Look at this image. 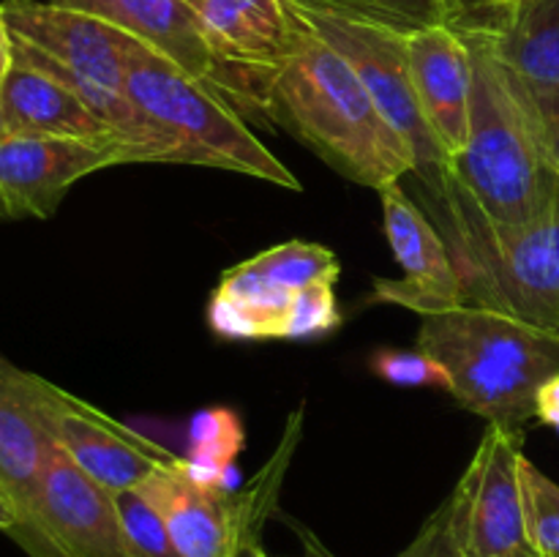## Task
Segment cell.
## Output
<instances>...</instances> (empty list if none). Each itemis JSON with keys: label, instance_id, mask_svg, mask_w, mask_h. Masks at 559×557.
Masks as SVG:
<instances>
[{"label": "cell", "instance_id": "cell-1", "mask_svg": "<svg viewBox=\"0 0 559 557\" xmlns=\"http://www.w3.org/2000/svg\"><path fill=\"white\" fill-rule=\"evenodd\" d=\"M413 175L415 200L451 249L464 304L559 333V191L535 222L502 224L469 200L445 164Z\"/></svg>", "mask_w": 559, "mask_h": 557}, {"label": "cell", "instance_id": "cell-2", "mask_svg": "<svg viewBox=\"0 0 559 557\" xmlns=\"http://www.w3.org/2000/svg\"><path fill=\"white\" fill-rule=\"evenodd\" d=\"M267 115L328 167L374 191L418 169L353 66L304 22L293 58L271 82Z\"/></svg>", "mask_w": 559, "mask_h": 557}, {"label": "cell", "instance_id": "cell-3", "mask_svg": "<svg viewBox=\"0 0 559 557\" xmlns=\"http://www.w3.org/2000/svg\"><path fill=\"white\" fill-rule=\"evenodd\" d=\"M459 33L473 55V102L467 145L445 167L486 216L530 224L544 216L559 191L544 126L489 44L473 31Z\"/></svg>", "mask_w": 559, "mask_h": 557}, {"label": "cell", "instance_id": "cell-4", "mask_svg": "<svg viewBox=\"0 0 559 557\" xmlns=\"http://www.w3.org/2000/svg\"><path fill=\"white\" fill-rule=\"evenodd\" d=\"M418 349L448 371V393L469 413L516 431L535 418L538 388L559 375V333L473 304L424 315Z\"/></svg>", "mask_w": 559, "mask_h": 557}, {"label": "cell", "instance_id": "cell-5", "mask_svg": "<svg viewBox=\"0 0 559 557\" xmlns=\"http://www.w3.org/2000/svg\"><path fill=\"white\" fill-rule=\"evenodd\" d=\"M126 96L167 151V164L227 169L300 191L293 169L273 156L224 93L123 33Z\"/></svg>", "mask_w": 559, "mask_h": 557}, {"label": "cell", "instance_id": "cell-6", "mask_svg": "<svg viewBox=\"0 0 559 557\" xmlns=\"http://www.w3.org/2000/svg\"><path fill=\"white\" fill-rule=\"evenodd\" d=\"M524 431L489 424L467 470L448 495L459 557H544L524 524L519 459Z\"/></svg>", "mask_w": 559, "mask_h": 557}, {"label": "cell", "instance_id": "cell-7", "mask_svg": "<svg viewBox=\"0 0 559 557\" xmlns=\"http://www.w3.org/2000/svg\"><path fill=\"white\" fill-rule=\"evenodd\" d=\"M298 20L309 27L311 33L331 44L358 74L369 96L385 115L388 123L396 129L404 145L418 162V169H431L445 164L440 147L435 145L420 115L418 98L413 91V76H409L407 63V36L393 33L388 27L369 25V22L349 20V16L331 14V11L309 9L287 0ZM415 169V173H418Z\"/></svg>", "mask_w": 559, "mask_h": 557}, {"label": "cell", "instance_id": "cell-8", "mask_svg": "<svg viewBox=\"0 0 559 557\" xmlns=\"http://www.w3.org/2000/svg\"><path fill=\"white\" fill-rule=\"evenodd\" d=\"M14 541L33 557H129L115 495L58 446L44 464L31 522Z\"/></svg>", "mask_w": 559, "mask_h": 557}, {"label": "cell", "instance_id": "cell-9", "mask_svg": "<svg viewBox=\"0 0 559 557\" xmlns=\"http://www.w3.org/2000/svg\"><path fill=\"white\" fill-rule=\"evenodd\" d=\"M52 3L98 16L118 31L140 38L186 74L224 93L246 120L271 123L265 93L213 52L197 20V11L186 0H52Z\"/></svg>", "mask_w": 559, "mask_h": 557}, {"label": "cell", "instance_id": "cell-10", "mask_svg": "<svg viewBox=\"0 0 559 557\" xmlns=\"http://www.w3.org/2000/svg\"><path fill=\"white\" fill-rule=\"evenodd\" d=\"M147 162L131 142H91L69 137H0V222L49 218L76 180L118 167Z\"/></svg>", "mask_w": 559, "mask_h": 557}, {"label": "cell", "instance_id": "cell-11", "mask_svg": "<svg viewBox=\"0 0 559 557\" xmlns=\"http://www.w3.org/2000/svg\"><path fill=\"white\" fill-rule=\"evenodd\" d=\"M36 399L55 446L107 491L136 489L175 459L167 448L36 375Z\"/></svg>", "mask_w": 559, "mask_h": 557}, {"label": "cell", "instance_id": "cell-12", "mask_svg": "<svg viewBox=\"0 0 559 557\" xmlns=\"http://www.w3.org/2000/svg\"><path fill=\"white\" fill-rule=\"evenodd\" d=\"M380 200L388 246L404 276L377 278L371 300L404 306L420 317L462 306V284L451 249L429 213L399 183L380 189Z\"/></svg>", "mask_w": 559, "mask_h": 557}, {"label": "cell", "instance_id": "cell-13", "mask_svg": "<svg viewBox=\"0 0 559 557\" xmlns=\"http://www.w3.org/2000/svg\"><path fill=\"white\" fill-rule=\"evenodd\" d=\"M0 14L14 42L93 85L126 96L123 31L52 0H0Z\"/></svg>", "mask_w": 559, "mask_h": 557}, {"label": "cell", "instance_id": "cell-14", "mask_svg": "<svg viewBox=\"0 0 559 557\" xmlns=\"http://www.w3.org/2000/svg\"><path fill=\"white\" fill-rule=\"evenodd\" d=\"M489 44L546 129L559 118V0H516L500 11L453 22Z\"/></svg>", "mask_w": 559, "mask_h": 557}, {"label": "cell", "instance_id": "cell-15", "mask_svg": "<svg viewBox=\"0 0 559 557\" xmlns=\"http://www.w3.org/2000/svg\"><path fill=\"white\" fill-rule=\"evenodd\" d=\"M213 52L271 96V82L298 47L287 0H189Z\"/></svg>", "mask_w": 559, "mask_h": 557}, {"label": "cell", "instance_id": "cell-16", "mask_svg": "<svg viewBox=\"0 0 559 557\" xmlns=\"http://www.w3.org/2000/svg\"><path fill=\"white\" fill-rule=\"evenodd\" d=\"M407 63L435 145L451 164L467 145L473 102V55L453 25H435L407 36Z\"/></svg>", "mask_w": 559, "mask_h": 557}, {"label": "cell", "instance_id": "cell-17", "mask_svg": "<svg viewBox=\"0 0 559 557\" xmlns=\"http://www.w3.org/2000/svg\"><path fill=\"white\" fill-rule=\"evenodd\" d=\"M52 448V435L38 413L36 375L0 355V489L16 511L11 538L31 522L44 464Z\"/></svg>", "mask_w": 559, "mask_h": 557}, {"label": "cell", "instance_id": "cell-18", "mask_svg": "<svg viewBox=\"0 0 559 557\" xmlns=\"http://www.w3.org/2000/svg\"><path fill=\"white\" fill-rule=\"evenodd\" d=\"M0 118L11 134L129 142L104 123L71 87L20 58H14V66L0 82Z\"/></svg>", "mask_w": 559, "mask_h": 557}, {"label": "cell", "instance_id": "cell-19", "mask_svg": "<svg viewBox=\"0 0 559 557\" xmlns=\"http://www.w3.org/2000/svg\"><path fill=\"white\" fill-rule=\"evenodd\" d=\"M246 446V429L233 407H205L191 418L189 448L178 470L202 489H235V459Z\"/></svg>", "mask_w": 559, "mask_h": 557}, {"label": "cell", "instance_id": "cell-20", "mask_svg": "<svg viewBox=\"0 0 559 557\" xmlns=\"http://www.w3.org/2000/svg\"><path fill=\"white\" fill-rule=\"evenodd\" d=\"M240 265L271 282L273 287L289 289V293H298L309 284H336L338 273H342L336 251L298 238L271 246Z\"/></svg>", "mask_w": 559, "mask_h": 557}, {"label": "cell", "instance_id": "cell-21", "mask_svg": "<svg viewBox=\"0 0 559 557\" xmlns=\"http://www.w3.org/2000/svg\"><path fill=\"white\" fill-rule=\"evenodd\" d=\"M293 3L388 27L402 36L453 22V9L448 0H293Z\"/></svg>", "mask_w": 559, "mask_h": 557}, {"label": "cell", "instance_id": "cell-22", "mask_svg": "<svg viewBox=\"0 0 559 557\" xmlns=\"http://www.w3.org/2000/svg\"><path fill=\"white\" fill-rule=\"evenodd\" d=\"M524 524L530 544L544 557H559V486L522 453L519 459Z\"/></svg>", "mask_w": 559, "mask_h": 557}, {"label": "cell", "instance_id": "cell-23", "mask_svg": "<svg viewBox=\"0 0 559 557\" xmlns=\"http://www.w3.org/2000/svg\"><path fill=\"white\" fill-rule=\"evenodd\" d=\"M120 524H123L126 555L129 557H180L164 528L156 508L145 500L136 489L115 491Z\"/></svg>", "mask_w": 559, "mask_h": 557}, {"label": "cell", "instance_id": "cell-24", "mask_svg": "<svg viewBox=\"0 0 559 557\" xmlns=\"http://www.w3.org/2000/svg\"><path fill=\"white\" fill-rule=\"evenodd\" d=\"M342 325V311H338L333 284H309L298 289L287 306V315L282 322L284 342H309L333 333Z\"/></svg>", "mask_w": 559, "mask_h": 557}, {"label": "cell", "instance_id": "cell-25", "mask_svg": "<svg viewBox=\"0 0 559 557\" xmlns=\"http://www.w3.org/2000/svg\"><path fill=\"white\" fill-rule=\"evenodd\" d=\"M289 528L298 533L300 544H304V555L309 557H336L309 528L298 524L295 519H287ZM396 557H459L456 544H453L451 535V506H448V497L429 513L424 524H420L418 535L399 552Z\"/></svg>", "mask_w": 559, "mask_h": 557}, {"label": "cell", "instance_id": "cell-26", "mask_svg": "<svg viewBox=\"0 0 559 557\" xmlns=\"http://www.w3.org/2000/svg\"><path fill=\"white\" fill-rule=\"evenodd\" d=\"M369 369L380 380L399 388H442L451 391V377L424 349H374L369 358Z\"/></svg>", "mask_w": 559, "mask_h": 557}, {"label": "cell", "instance_id": "cell-27", "mask_svg": "<svg viewBox=\"0 0 559 557\" xmlns=\"http://www.w3.org/2000/svg\"><path fill=\"white\" fill-rule=\"evenodd\" d=\"M535 418L559 435V375H551L535 393Z\"/></svg>", "mask_w": 559, "mask_h": 557}, {"label": "cell", "instance_id": "cell-28", "mask_svg": "<svg viewBox=\"0 0 559 557\" xmlns=\"http://www.w3.org/2000/svg\"><path fill=\"white\" fill-rule=\"evenodd\" d=\"M511 3H516V0H448V5L453 9V22L467 20V16L491 14V11H500Z\"/></svg>", "mask_w": 559, "mask_h": 557}, {"label": "cell", "instance_id": "cell-29", "mask_svg": "<svg viewBox=\"0 0 559 557\" xmlns=\"http://www.w3.org/2000/svg\"><path fill=\"white\" fill-rule=\"evenodd\" d=\"M14 66V38H11L9 25H5L3 14H0V82L5 80V74Z\"/></svg>", "mask_w": 559, "mask_h": 557}, {"label": "cell", "instance_id": "cell-30", "mask_svg": "<svg viewBox=\"0 0 559 557\" xmlns=\"http://www.w3.org/2000/svg\"><path fill=\"white\" fill-rule=\"evenodd\" d=\"M546 153H549L551 167L559 173V118L546 129Z\"/></svg>", "mask_w": 559, "mask_h": 557}, {"label": "cell", "instance_id": "cell-31", "mask_svg": "<svg viewBox=\"0 0 559 557\" xmlns=\"http://www.w3.org/2000/svg\"><path fill=\"white\" fill-rule=\"evenodd\" d=\"M14 528H16V511L14 506H11L9 497H5V491L0 489V530L11 533Z\"/></svg>", "mask_w": 559, "mask_h": 557}, {"label": "cell", "instance_id": "cell-32", "mask_svg": "<svg viewBox=\"0 0 559 557\" xmlns=\"http://www.w3.org/2000/svg\"><path fill=\"white\" fill-rule=\"evenodd\" d=\"M238 557H271V555H267V552L262 549L260 541H249V544H246V546H240Z\"/></svg>", "mask_w": 559, "mask_h": 557}, {"label": "cell", "instance_id": "cell-33", "mask_svg": "<svg viewBox=\"0 0 559 557\" xmlns=\"http://www.w3.org/2000/svg\"><path fill=\"white\" fill-rule=\"evenodd\" d=\"M5 134H11L9 129H5V123H3V118H0V137H5Z\"/></svg>", "mask_w": 559, "mask_h": 557}, {"label": "cell", "instance_id": "cell-34", "mask_svg": "<svg viewBox=\"0 0 559 557\" xmlns=\"http://www.w3.org/2000/svg\"><path fill=\"white\" fill-rule=\"evenodd\" d=\"M304 557H309V555H304Z\"/></svg>", "mask_w": 559, "mask_h": 557}, {"label": "cell", "instance_id": "cell-35", "mask_svg": "<svg viewBox=\"0 0 559 557\" xmlns=\"http://www.w3.org/2000/svg\"><path fill=\"white\" fill-rule=\"evenodd\" d=\"M186 3H189V0H186Z\"/></svg>", "mask_w": 559, "mask_h": 557}]
</instances>
